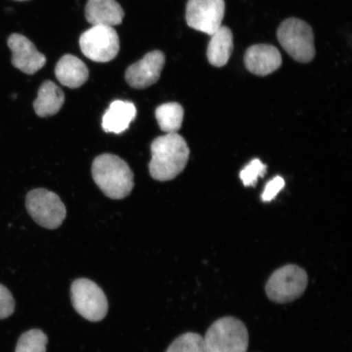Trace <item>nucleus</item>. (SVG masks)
<instances>
[{
  "label": "nucleus",
  "instance_id": "f257e3e1",
  "mask_svg": "<svg viewBox=\"0 0 352 352\" xmlns=\"http://www.w3.org/2000/svg\"><path fill=\"white\" fill-rule=\"evenodd\" d=\"M151 153L148 169L152 178L157 182H169L186 168L190 151L182 135L170 133L153 140Z\"/></svg>",
  "mask_w": 352,
  "mask_h": 352
},
{
  "label": "nucleus",
  "instance_id": "f03ea898",
  "mask_svg": "<svg viewBox=\"0 0 352 352\" xmlns=\"http://www.w3.org/2000/svg\"><path fill=\"white\" fill-rule=\"evenodd\" d=\"M91 173L96 186L111 199H123L134 188V174L130 166L114 154L104 153L96 157Z\"/></svg>",
  "mask_w": 352,
  "mask_h": 352
},
{
  "label": "nucleus",
  "instance_id": "7ed1b4c3",
  "mask_svg": "<svg viewBox=\"0 0 352 352\" xmlns=\"http://www.w3.org/2000/svg\"><path fill=\"white\" fill-rule=\"evenodd\" d=\"M204 340V352H248L249 333L245 324L226 316L210 325Z\"/></svg>",
  "mask_w": 352,
  "mask_h": 352
},
{
  "label": "nucleus",
  "instance_id": "20e7f679",
  "mask_svg": "<svg viewBox=\"0 0 352 352\" xmlns=\"http://www.w3.org/2000/svg\"><path fill=\"white\" fill-rule=\"evenodd\" d=\"M277 38L284 50L298 63H308L314 60V34L306 21L296 17L285 20L277 30Z\"/></svg>",
  "mask_w": 352,
  "mask_h": 352
},
{
  "label": "nucleus",
  "instance_id": "39448f33",
  "mask_svg": "<svg viewBox=\"0 0 352 352\" xmlns=\"http://www.w3.org/2000/svg\"><path fill=\"white\" fill-rule=\"evenodd\" d=\"M307 284V272L296 264H288L271 275L267 281L265 292L271 301L284 305L300 298Z\"/></svg>",
  "mask_w": 352,
  "mask_h": 352
},
{
  "label": "nucleus",
  "instance_id": "423d86ee",
  "mask_svg": "<svg viewBox=\"0 0 352 352\" xmlns=\"http://www.w3.org/2000/svg\"><path fill=\"white\" fill-rule=\"evenodd\" d=\"M26 209L38 226L56 230L66 217V208L56 193L45 188H36L26 196Z\"/></svg>",
  "mask_w": 352,
  "mask_h": 352
},
{
  "label": "nucleus",
  "instance_id": "0eeeda50",
  "mask_svg": "<svg viewBox=\"0 0 352 352\" xmlns=\"http://www.w3.org/2000/svg\"><path fill=\"white\" fill-rule=\"evenodd\" d=\"M82 54L96 63L113 60L120 50V37L111 26L95 25L83 32L79 39Z\"/></svg>",
  "mask_w": 352,
  "mask_h": 352
},
{
  "label": "nucleus",
  "instance_id": "6e6552de",
  "mask_svg": "<svg viewBox=\"0 0 352 352\" xmlns=\"http://www.w3.org/2000/svg\"><path fill=\"white\" fill-rule=\"evenodd\" d=\"M72 301L78 314L92 322H98L107 315V298L103 290L91 280L81 278L74 281Z\"/></svg>",
  "mask_w": 352,
  "mask_h": 352
},
{
  "label": "nucleus",
  "instance_id": "1a4fd4ad",
  "mask_svg": "<svg viewBox=\"0 0 352 352\" xmlns=\"http://www.w3.org/2000/svg\"><path fill=\"white\" fill-rule=\"evenodd\" d=\"M224 13V0H188L187 24L197 32L212 35L222 25Z\"/></svg>",
  "mask_w": 352,
  "mask_h": 352
},
{
  "label": "nucleus",
  "instance_id": "9d476101",
  "mask_svg": "<svg viewBox=\"0 0 352 352\" xmlns=\"http://www.w3.org/2000/svg\"><path fill=\"white\" fill-rule=\"evenodd\" d=\"M165 63L164 52L158 50L148 52L142 60L126 69V82L135 89H144L151 87L160 78Z\"/></svg>",
  "mask_w": 352,
  "mask_h": 352
},
{
  "label": "nucleus",
  "instance_id": "9b49d317",
  "mask_svg": "<svg viewBox=\"0 0 352 352\" xmlns=\"http://www.w3.org/2000/svg\"><path fill=\"white\" fill-rule=\"evenodd\" d=\"M8 46L12 52V65L29 76L38 72L47 63L45 56L24 35L11 34L8 38Z\"/></svg>",
  "mask_w": 352,
  "mask_h": 352
},
{
  "label": "nucleus",
  "instance_id": "f8f14e48",
  "mask_svg": "<svg viewBox=\"0 0 352 352\" xmlns=\"http://www.w3.org/2000/svg\"><path fill=\"white\" fill-rule=\"evenodd\" d=\"M244 63L250 73L267 76L280 67L283 57L280 51L271 44H255L246 50Z\"/></svg>",
  "mask_w": 352,
  "mask_h": 352
},
{
  "label": "nucleus",
  "instance_id": "ddd939ff",
  "mask_svg": "<svg viewBox=\"0 0 352 352\" xmlns=\"http://www.w3.org/2000/svg\"><path fill=\"white\" fill-rule=\"evenodd\" d=\"M125 13L116 0H88L85 8L86 19L92 26L120 25Z\"/></svg>",
  "mask_w": 352,
  "mask_h": 352
},
{
  "label": "nucleus",
  "instance_id": "4468645a",
  "mask_svg": "<svg viewBox=\"0 0 352 352\" xmlns=\"http://www.w3.org/2000/svg\"><path fill=\"white\" fill-rule=\"evenodd\" d=\"M55 76L61 85L76 89L87 81L89 70L77 56L67 54L61 57L57 63Z\"/></svg>",
  "mask_w": 352,
  "mask_h": 352
},
{
  "label": "nucleus",
  "instance_id": "2eb2a0df",
  "mask_svg": "<svg viewBox=\"0 0 352 352\" xmlns=\"http://www.w3.org/2000/svg\"><path fill=\"white\" fill-rule=\"evenodd\" d=\"M136 108L130 101L116 100L109 105L102 118L105 132L120 134L129 129L136 117Z\"/></svg>",
  "mask_w": 352,
  "mask_h": 352
},
{
  "label": "nucleus",
  "instance_id": "dca6fc26",
  "mask_svg": "<svg viewBox=\"0 0 352 352\" xmlns=\"http://www.w3.org/2000/svg\"><path fill=\"white\" fill-rule=\"evenodd\" d=\"M65 100L63 91L54 82L47 80L39 87L34 102V111L38 117L54 116L63 108Z\"/></svg>",
  "mask_w": 352,
  "mask_h": 352
},
{
  "label": "nucleus",
  "instance_id": "f3484780",
  "mask_svg": "<svg viewBox=\"0 0 352 352\" xmlns=\"http://www.w3.org/2000/svg\"><path fill=\"white\" fill-rule=\"evenodd\" d=\"M210 36L208 47L209 63L215 67H223L230 60L234 47L232 30L221 25Z\"/></svg>",
  "mask_w": 352,
  "mask_h": 352
},
{
  "label": "nucleus",
  "instance_id": "a211bd4d",
  "mask_svg": "<svg viewBox=\"0 0 352 352\" xmlns=\"http://www.w3.org/2000/svg\"><path fill=\"white\" fill-rule=\"evenodd\" d=\"M184 109L179 103L161 104L155 111L158 125L166 134L177 133L184 120Z\"/></svg>",
  "mask_w": 352,
  "mask_h": 352
},
{
  "label": "nucleus",
  "instance_id": "6ab92c4d",
  "mask_svg": "<svg viewBox=\"0 0 352 352\" xmlns=\"http://www.w3.org/2000/svg\"><path fill=\"white\" fill-rule=\"evenodd\" d=\"M47 337L42 330L34 329L21 334L15 352H46Z\"/></svg>",
  "mask_w": 352,
  "mask_h": 352
},
{
  "label": "nucleus",
  "instance_id": "aec40b11",
  "mask_svg": "<svg viewBox=\"0 0 352 352\" xmlns=\"http://www.w3.org/2000/svg\"><path fill=\"white\" fill-rule=\"evenodd\" d=\"M166 352H204V340L200 334L188 332L171 343Z\"/></svg>",
  "mask_w": 352,
  "mask_h": 352
},
{
  "label": "nucleus",
  "instance_id": "412c9836",
  "mask_svg": "<svg viewBox=\"0 0 352 352\" xmlns=\"http://www.w3.org/2000/svg\"><path fill=\"white\" fill-rule=\"evenodd\" d=\"M266 170V165H264L259 160H254L241 170L240 178L245 187L254 186L258 179L263 177Z\"/></svg>",
  "mask_w": 352,
  "mask_h": 352
},
{
  "label": "nucleus",
  "instance_id": "4be33fe9",
  "mask_svg": "<svg viewBox=\"0 0 352 352\" xmlns=\"http://www.w3.org/2000/svg\"><path fill=\"white\" fill-rule=\"evenodd\" d=\"M15 311V300L6 286L0 284V320L10 318Z\"/></svg>",
  "mask_w": 352,
  "mask_h": 352
},
{
  "label": "nucleus",
  "instance_id": "5701e85b",
  "mask_svg": "<svg viewBox=\"0 0 352 352\" xmlns=\"http://www.w3.org/2000/svg\"><path fill=\"white\" fill-rule=\"evenodd\" d=\"M285 187V180L280 176H276V178L270 180L267 184L262 195L263 201H270L274 200L278 192Z\"/></svg>",
  "mask_w": 352,
  "mask_h": 352
},
{
  "label": "nucleus",
  "instance_id": "b1692460",
  "mask_svg": "<svg viewBox=\"0 0 352 352\" xmlns=\"http://www.w3.org/2000/svg\"><path fill=\"white\" fill-rule=\"evenodd\" d=\"M15 1L25 2V1H29V0H15Z\"/></svg>",
  "mask_w": 352,
  "mask_h": 352
}]
</instances>
